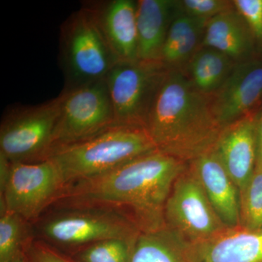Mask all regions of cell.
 <instances>
[{
	"instance_id": "obj_1",
	"label": "cell",
	"mask_w": 262,
	"mask_h": 262,
	"mask_svg": "<svg viewBox=\"0 0 262 262\" xmlns=\"http://www.w3.org/2000/svg\"><path fill=\"white\" fill-rule=\"evenodd\" d=\"M187 166L155 150L101 175L69 184L56 203L127 210L141 232L156 230L166 226L165 203L174 182Z\"/></svg>"
},
{
	"instance_id": "obj_2",
	"label": "cell",
	"mask_w": 262,
	"mask_h": 262,
	"mask_svg": "<svg viewBox=\"0 0 262 262\" xmlns=\"http://www.w3.org/2000/svg\"><path fill=\"white\" fill-rule=\"evenodd\" d=\"M144 128L157 149L184 163L213 149L223 127L202 94L181 70H167L151 101Z\"/></svg>"
},
{
	"instance_id": "obj_3",
	"label": "cell",
	"mask_w": 262,
	"mask_h": 262,
	"mask_svg": "<svg viewBox=\"0 0 262 262\" xmlns=\"http://www.w3.org/2000/svg\"><path fill=\"white\" fill-rule=\"evenodd\" d=\"M32 225L33 238L69 253L98 241L134 238L141 232L125 212L95 205L56 203Z\"/></svg>"
},
{
	"instance_id": "obj_4",
	"label": "cell",
	"mask_w": 262,
	"mask_h": 262,
	"mask_svg": "<svg viewBox=\"0 0 262 262\" xmlns=\"http://www.w3.org/2000/svg\"><path fill=\"white\" fill-rule=\"evenodd\" d=\"M157 149L144 127L115 125L84 140L58 146L46 159L56 165L66 187L97 177Z\"/></svg>"
},
{
	"instance_id": "obj_5",
	"label": "cell",
	"mask_w": 262,
	"mask_h": 262,
	"mask_svg": "<svg viewBox=\"0 0 262 262\" xmlns=\"http://www.w3.org/2000/svg\"><path fill=\"white\" fill-rule=\"evenodd\" d=\"M60 40L67 88L106 80L119 62L85 6L65 20Z\"/></svg>"
},
{
	"instance_id": "obj_6",
	"label": "cell",
	"mask_w": 262,
	"mask_h": 262,
	"mask_svg": "<svg viewBox=\"0 0 262 262\" xmlns=\"http://www.w3.org/2000/svg\"><path fill=\"white\" fill-rule=\"evenodd\" d=\"M65 187L51 160L11 163L0 182V211L15 213L33 225L58 201Z\"/></svg>"
},
{
	"instance_id": "obj_7",
	"label": "cell",
	"mask_w": 262,
	"mask_h": 262,
	"mask_svg": "<svg viewBox=\"0 0 262 262\" xmlns=\"http://www.w3.org/2000/svg\"><path fill=\"white\" fill-rule=\"evenodd\" d=\"M60 98L59 115L50 151L116 125L106 80L66 88Z\"/></svg>"
},
{
	"instance_id": "obj_8",
	"label": "cell",
	"mask_w": 262,
	"mask_h": 262,
	"mask_svg": "<svg viewBox=\"0 0 262 262\" xmlns=\"http://www.w3.org/2000/svg\"><path fill=\"white\" fill-rule=\"evenodd\" d=\"M61 98L5 114L0 127V153L11 163L41 161L51 150Z\"/></svg>"
},
{
	"instance_id": "obj_9",
	"label": "cell",
	"mask_w": 262,
	"mask_h": 262,
	"mask_svg": "<svg viewBox=\"0 0 262 262\" xmlns=\"http://www.w3.org/2000/svg\"><path fill=\"white\" fill-rule=\"evenodd\" d=\"M167 70L160 61L141 60L118 62L112 69L106 81L116 125L144 128L151 101Z\"/></svg>"
},
{
	"instance_id": "obj_10",
	"label": "cell",
	"mask_w": 262,
	"mask_h": 262,
	"mask_svg": "<svg viewBox=\"0 0 262 262\" xmlns=\"http://www.w3.org/2000/svg\"><path fill=\"white\" fill-rule=\"evenodd\" d=\"M164 217L165 225L187 243L212 238L229 228L217 214L189 164L174 182Z\"/></svg>"
},
{
	"instance_id": "obj_11",
	"label": "cell",
	"mask_w": 262,
	"mask_h": 262,
	"mask_svg": "<svg viewBox=\"0 0 262 262\" xmlns=\"http://www.w3.org/2000/svg\"><path fill=\"white\" fill-rule=\"evenodd\" d=\"M210 97L215 119L223 128L253 113L262 98V60L235 63L224 83Z\"/></svg>"
},
{
	"instance_id": "obj_12",
	"label": "cell",
	"mask_w": 262,
	"mask_h": 262,
	"mask_svg": "<svg viewBox=\"0 0 262 262\" xmlns=\"http://www.w3.org/2000/svg\"><path fill=\"white\" fill-rule=\"evenodd\" d=\"M256 117L246 115L222 129L213 148L239 194L254 173L257 160Z\"/></svg>"
},
{
	"instance_id": "obj_13",
	"label": "cell",
	"mask_w": 262,
	"mask_h": 262,
	"mask_svg": "<svg viewBox=\"0 0 262 262\" xmlns=\"http://www.w3.org/2000/svg\"><path fill=\"white\" fill-rule=\"evenodd\" d=\"M85 7L119 62L138 60L137 2L111 0Z\"/></svg>"
},
{
	"instance_id": "obj_14",
	"label": "cell",
	"mask_w": 262,
	"mask_h": 262,
	"mask_svg": "<svg viewBox=\"0 0 262 262\" xmlns=\"http://www.w3.org/2000/svg\"><path fill=\"white\" fill-rule=\"evenodd\" d=\"M185 262H262V229L229 228L212 238L184 244Z\"/></svg>"
},
{
	"instance_id": "obj_15",
	"label": "cell",
	"mask_w": 262,
	"mask_h": 262,
	"mask_svg": "<svg viewBox=\"0 0 262 262\" xmlns=\"http://www.w3.org/2000/svg\"><path fill=\"white\" fill-rule=\"evenodd\" d=\"M221 220L229 228L241 227L239 190L214 150L189 163Z\"/></svg>"
},
{
	"instance_id": "obj_16",
	"label": "cell",
	"mask_w": 262,
	"mask_h": 262,
	"mask_svg": "<svg viewBox=\"0 0 262 262\" xmlns=\"http://www.w3.org/2000/svg\"><path fill=\"white\" fill-rule=\"evenodd\" d=\"M176 10V1L137 2L138 60L160 61L162 49Z\"/></svg>"
},
{
	"instance_id": "obj_17",
	"label": "cell",
	"mask_w": 262,
	"mask_h": 262,
	"mask_svg": "<svg viewBox=\"0 0 262 262\" xmlns=\"http://www.w3.org/2000/svg\"><path fill=\"white\" fill-rule=\"evenodd\" d=\"M254 40L248 24L234 8L208 20L202 47L213 48L239 62L248 59Z\"/></svg>"
},
{
	"instance_id": "obj_18",
	"label": "cell",
	"mask_w": 262,
	"mask_h": 262,
	"mask_svg": "<svg viewBox=\"0 0 262 262\" xmlns=\"http://www.w3.org/2000/svg\"><path fill=\"white\" fill-rule=\"evenodd\" d=\"M208 20L176 12L169 27L160 61L168 70H180L198 49Z\"/></svg>"
},
{
	"instance_id": "obj_19",
	"label": "cell",
	"mask_w": 262,
	"mask_h": 262,
	"mask_svg": "<svg viewBox=\"0 0 262 262\" xmlns=\"http://www.w3.org/2000/svg\"><path fill=\"white\" fill-rule=\"evenodd\" d=\"M235 63L216 50L202 47L188 61L186 75L198 91L211 96L224 83Z\"/></svg>"
},
{
	"instance_id": "obj_20",
	"label": "cell",
	"mask_w": 262,
	"mask_h": 262,
	"mask_svg": "<svg viewBox=\"0 0 262 262\" xmlns=\"http://www.w3.org/2000/svg\"><path fill=\"white\" fill-rule=\"evenodd\" d=\"M185 241L167 226L141 232L136 239L130 262H185Z\"/></svg>"
},
{
	"instance_id": "obj_21",
	"label": "cell",
	"mask_w": 262,
	"mask_h": 262,
	"mask_svg": "<svg viewBox=\"0 0 262 262\" xmlns=\"http://www.w3.org/2000/svg\"><path fill=\"white\" fill-rule=\"evenodd\" d=\"M33 238L32 225L15 213L0 211V262H13Z\"/></svg>"
},
{
	"instance_id": "obj_22",
	"label": "cell",
	"mask_w": 262,
	"mask_h": 262,
	"mask_svg": "<svg viewBox=\"0 0 262 262\" xmlns=\"http://www.w3.org/2000/svg\"><path fill=\"white\" fill-rule=\"evenodd\" d=\"M138 236L134 238L103 239L77 250L70 255L77 262H130Z\"/></svg>"
},
{
	"instance_id": "obj_23",
	"label": "cell",
	"mask_w": 262,
	"mask_h": 262,
	"mask_svg": "<svg viewBox=\"0 0 262 262\" xmlns=\"http://www.w3.org/2000/svg\"><path fill=\"white\" fill-rule=\"evenodd\" d=\"M239 218L242 228L262 229V168L255 169L239 194Z\"/></svg>"
},
{
	"instance_id": "obj_24",
	"label": "cell",
	"mask_w": 262,
	"mask_h": 262,
	"mask_svg": "<svg viewBox=\"0 0 262 262\" xmlns=\"http://www.w3.org/2000/svg\"><path fill=\"white\" fill-rule=\"evenodd\" d=\"M177 7L184 14L206 20L234 8L233 2L227 0H182Z\"/></svg>"
},
{
	"instance_id": "obj_25",
	"label": "cell",
	"mask_w": 262,
	"mask_h": 262,
	"mask_svg": "<svg viewBox=\"0 0 262 262\" xmlns=\"http://www.w3.org/2000/svg\"><path fill=\"white\" fill-rule=\"evenodd\" d=\"M25 252L29 262H77L70 255L34 238L29 241Z\"/></svg>"
},
{
	"instance_id": "obj_26",
	"label": "cell",
	"mask_w": 262,
	"mask_h": 262,
	"mask_svg": "<svg viewBox=\"0 0 262 262\" xmlns=\"http://www.w3.org/2000/svg\"><path fill=\"white\" fill-rule=\"evenodd\" d=\"M234 8L251 29L253 37L262 42V0H234Z\"/></svg>"
},
{
	"instance_id": "obj_27",
	"label": "cell",
	"mask_w": 262,
	"mask_h": 262,
	"mask_svg": "<svg viewBox=\"0 0 262 262\" xmlns=\"http://www.w3.org/2000/svg\"><path fill=\"white\" fill-rule=\"evenodd\" d=\"M256 132H257V160L256 168H262V110L256 117Z\"/></svg>"
},
{
	"instance_id": "obj_28",
	"label": "cell",
	"mask_w": 262,
	"mask_h": 262,
	"mask_svg": "<svg viewBox=\"0 0 262 262\" xmlns=\"http://www.w3.org/2000/svg\"><path fill=\"white\" fill-rule=\"evenodd\" d=\"M13 262H29V258L27 256V253L25 252V250L22 251V252L15 258V259Z\"/></svg>"
}]
</instances>
